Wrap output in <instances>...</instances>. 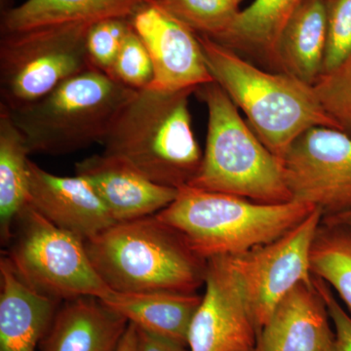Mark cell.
Wrapping results in <instances>:
<instances>
[{"instance_id": "cell-15", "label": "cell", "mask_w": 351, "mask_h": 351, "mask_svg": "<svg viewBox=\"0 0 351 351\" xmlns=\"http://www.w3.org/2000/svg\"><path fill=\"white\" fill-rule=\"evenodd\" d=\"M329 319L314 284H299L258 332L253 351H330L335 348V335Z\"/></svg>"}, {"instance_id": "cell-8", "label": "cell", "mask_w": 351, "mask_h": 351, "mask_svg": "<svg viewBox=\"0 0 351 351\" xmlns=\"http://www.w3.org/2000/svg\"><path fill=\"white\" fill-rule=\"evenodd\" d=\"M90 23H73L1 34L0 104L32 105L73 76L95 69L88 57Z\"/></svg>"}, {"instance_id": "cell-5", "label": "cell", "mask_w": 351, "mask_h": 351, "mask_svg": "<svg viewBox=\"0 0 351 351\" xmlns=\"http://www.w3.org/2000/svg\"><path fill=\"white\" fill-rule=\"evenodd\" d=\"M196 92L208 108L206 145L188 186L267 204L292 201L282 161L244 121L226 92L216 82Z\"/></svg>"}, {"instance_id": "cell-23", "label": "cell", "mask_w": 351, "mask_h": 351, "mask_svg": "<svg viewBox=\"0 0 351 351\" xmlns=\"http://www.w3.org/2000/svg\"><path fill=\"white\" fill-rule=\"evenodd\" d=\"M309 258L313 276L332 286L351 313V235L321 221Z\"/></svg>"}, {"instance_id": "cell-6", "label": "cell", "mask_w": 351, "mask_h": 351, "mask_svg": "<svg viewBox=\"0 0 351 351\" xmlns=\"http://www.w3.org/2000/svg\"><path fill=\"white\" fill-rule=\"evenodd\" d=\"M136 92L92 69L69 78L32 105L6 108L31 154L56 156L103 144L120 110Z\"/></svg>"}, {"instance_id": "cell-28", "label": "cell", "mask_w": 351, "mask_h": 351, "mask_svg": "<svg viewBox=\"0 0 351 351\" xmlns=\"http://www.w3.org/2000/svg\"><path fill=\"white\" fill-rule=\"evenodd\" d=\"M351 53V0H327V43L323 71L341 64Z\"/></svg>"}, {"instance_id": "cell-26", "label": "cell", "mask_w": 351, "mask_h": 351, "mask_svg": "<svg viewBox=\"0 0 351 351\" xmlns=\"http://www.w3.org/2000/svg\"><path fill=\"white\" fill-rule=\"evenodd\" d=\"M110 76L117 82L137 91L147 89L154 82L152 58L132 25Z\"/></svg>"}, {"instance_id": "cell-2", "label": "cell", "mask_w": 351, "mask_h": 351, "mask_svg": "<svg viewBox=\"0 0 351 351\" xmlns=\"http://www.w3.org/2000/svg\"><path fill=\"white\" fill-rule=\"evenodd\" d=\"M84 245L113 292L195 294L205 284L207 261L156 215L114 223Z\"/></svg>"}, {"instance_id": "cell-12", "label": "cell", "mask_w": 351, "mask_h": 351, "mask_svg": "<svg viewBox=\"0 0 351 351\" xmlns=\"http://www.w3.org/2000/svg\"><path fill=\"white\" fill-rule=\"evenodd\" d=\"M205 286L189 327V351H253L257 328L228 256L207 261Z\"/></svg>"}, {"instance_id": "cell-20", "label": "cell", "mask_w": 351, "mask_h": 351, "mask_svg": "<svg viewBox=\"0 0 351 351\" xmlns=\"http://www.w3.org/2000/svg\"><path fill=\"white\" fill-rule=\"evenodd\" d=\"M326 43L327 0H304L284 27L277 66L313 85L322 73Z\"/></svg>"}, {"instance_id": "cell-25", "label": "cell", "mask_w": 351, "mask_h": 351, "mask_svg": "<svg viewBox=\"0 0 351 351\" xmlns=\"http://www.w3.org/2000/svg\"><path fill=\"white\" fill-rule=\"evenodd\" d=\"M318 101L337 130L351 137V53L313 85Z\"/></svg>"}, {"instance_id": "cell-9", "label": "cell", "mask_w": 351, "mask_h": 351, "mask_svg": "<svg viewBox=\"0 0 351 351\" xmlns=\"http://www.w3.org/2000/svg\"><path fill=\"white\" fill-rule=\"evenodd\" d=\"M322 219V212L316 208L278 239L228 256L258 332L293 289L313 283L309 257Z\"/></svg>"}, {"instance_id": "cell-17", "label": "cell", "mask_w": 351, "mask_h": 351, "mask_svg": "<svg viewBox=\"0 0 351 351\" xmlns=\"http://www.w3.org/2000/svg\"><path fill=\"white\" fill-rule=\"evenodd\" d=\"M0 351H36L59 302L27 286L7 256L0 261Z\"/></svg>"}, {"instance_id": "cell-11", "label": "cell", "mask_w": 351, "mask_h": 351, "mask_svg": "<svg viewBox=\"0 0 351 351\" xmlns=\"http://www.w3.org/2000/svg\"><path fill=\"white\" fill-rule=\"evenodd\" d=\"M154 64L151 89L176 92L214 82L197 34L149 0L130 18Z\"/></svg>"}, {"instance_id": "cell-22", "label": "cell", "mask_w": 351, "mask_h": 351, "mask_svg": "<svg viewBox=\"0 0 351 351\" xmlns=\"http://www.w3.org/2000/svg\"><path fill=\"white\" fill-rule=\"evenodd\" d=\"M304 0H254L240 10L217 43L233 50L258 53L277 66V48L284 27ZM216 41V40H215Z\"/></svg>"}, {"instance_id": "cell-19", "label": "cell", "mask_w": 351, "mask_h": 351, "mask_svg": "<svg viewBox=\"0 0 351 351\" xmlns=\"http://www.w3.org/2000/svg\"><path fill=\"white\" fill-rule=\"evenodd\" d=\"M149 0H25L2 12L1 34L52 27L94 23L110 18L130 19Z\"/></svg>"}, {"instance_id": "cell-29", "label": "cell", "mask_w": 351, "mask_h": 351, "mask_svg": "<svg viewBox=\"0 0 351 351\" xmlns=\"http://www.w3.org/2000/svg\"><path fill=\"white\" fill-rule=\"evenodd\" d=\"M313 284L325 302L335 328V345L338 351H351V317L339 304L328 284L313 276Z\"/></svg>"}, {"instance_id": "cell-27", "label": "cell", "mask_w": 351, "mask_h": 351, "mask_svg": "<svg viewBox=\"0 0 351 351\" xmlns=\"http://www.w3.org/2000/svg\"><path fill=\"white\" fill-rule=\"evenodd\" d=\"M130 27V19L124 18H110L91 25L87 34L86 48L95 69L110 75Z\"/></svg>"}, {"instance_id": "cell-10", "label": "cell", "mask_w": 351, "mask_h": 351, "mask_svg": "<svg viewBox=\"0 0 351 351\" xmlns=\"http://www.w3.org/2000/svg\"><path fill=\"white\" fill-rule=\"evenodd\" d=\"M292 200L321 210L323 218L351 209V137L313 127L281 157Z\"/></svg>"}, {"instance_id": "cell-33", "label": "cell", "mask_w": 351, "mask_h": 351, "mask_svg": "<svg viewBox=\"0 0 351 351\" xmlns=\"http://www.w3.org/2000/svg\"><path fill=\"white\" fill-rule=\"evenodd\" d=\"M10 0H0V6H1V11L4 12L7 9H9L8 3Z\"/></svg>"}, {"instance_id": "cell-13", "label": "cell", "mask_w": 351, "mask_h": 351, "mask_svg": "<svg viewBox=\"0 0 351 351\" xmlns=\"http://www.w3.org/2000/svg\"><path fill=\"white\" fill-rule=\"evenodd\" d=\"M29 203L51 223L83 241L117 223L86 180L51 174L32 161Z\"/></svg>"}, {"instance_id": "cell-34", "label": "cell", "mask_w": 351, "mask_h": 351, "mask_svg": "<svg viewBox=\"0 0 351 351\" xmlns=\"http://www.w3.org/2000/svg\"><path fill=\"white\" fill-rule=\"evenodd\" d=\"M330 351H338V350H337L336 345H335V348H332V350H330Z\"/></svg>"}, {"instance_id": "cell-16", "label": "cell", "mask_w": 351, "mask_h": 351, "mask_svg": "<svg viewBox=\"0 0 351 351\" xmlns=\"http://www.w3.org/2000/svg\"><path fill=\"white\" fill-rule=\"evenodd\" d=\"M128 325L99 298L69 300L55 314L43 351H117Z\"/></svg>"}, {"instance_id": "cell-31", "label": "cell", "mask_w": 351, "mask_h": 351, "mask_svg": "<svg viewBox=\"0 0 351 351\" xmlns=\"http://www.w3.org/2000/svg\"><path fill=\"white\" fill-rule=\"evenodd\" d=\"M117 351H138V329L133 323H129Z\"/></svg>"}, {"instance_id": "cell-21", "label": "cell", "mask_w": 351, "mask_h": 351, "mask_svg": "<svg viewBox=\"0 0 351 351\" xmlns=\"http://www.w3.org/2000/svg\"><path fill=\"white\" fill-rule=\"evenodd\" d=\"M29 147L10 113L0 104V230L8 242L18 215L29 200Z\"/></svg>"}, {"instance_id": "cell-3", "label": "cell", "mask_w": 351, "mask_h": 351, "mask_svg": "<svg viewBox=\"0 0 351 351\" xmlns=\"http://www.w3.org/2000/svg\"><path fill=\"white\" fill-rule=\"evenodd\" d=\"M195 92L138 90L113 122L101 144L104 154L121 159L161 186H188L203 158L189 107Z\"/></svg>"}, {"instance_id": "cell-4", "label": "cell", "mask_w": 351, "mask_h": 351, "mask_svg": "<svg viewBox=\"0 0 351 351\" xmlns=\"http://www.w3.org/2000/svg\"><path fill=\"white\" fill-rule=\"evenodd\" d=\"M316 207L300 201L278 204L184 186L156 216L181 233L204 260L237 256L278 239Z\"/></svg>"}, {"instance_id": "cell-1", "label": "cell", "mask_w": 351, "mask_h": 351, "mask_svg": "<svg viewBox=\"0 0 351 351\" xmlns=\"http://www.w3.org/2000/svg\"><path fill=\"white\" fill-rule=\"evenodd\" d=\"M197 36L214 82L242 110L258 138L279 158L308 129L337 130L321 107L313 85L283 71H265L232 48Z\"/></svg>"}, {"instance_id": "cell-24", "label": "cell", "mask_w": 351, "mask_h": 351, "mask_svg": "<svg viewBox=\"0 0 351 351\" xmlns=\"http://www.w3.org/2000/svg\"><path fill=\"white\" fill-rule=\"evenodd\" d=\"M195 34L219 40L228 32L240 9L235 0H154Z\"/></svg>"}, {"instance_id": "cell-14", "label": "cell", "mask_w": 351, "mask_h": 351, "mask_svg": "<svg viewBox=\"0 0 351 351\" xmlns=\"http://www.w3.org/2000/svg\"><path fill=\"white\" fill-rule=\"evenodd\" d=\"M117 223L152 216L177 197L179 189L161 186L117 157L98 154L75 164Z\"/></svg>"}, {"instance_id": "cell-30", "label": "cell", "mask_w": 351, "mask_h": 351, "mask_svg": "<svg viewBox=\"0 0 351 351\" xmlns=\"http://www.w3.org/2000/svg\"><path fill=\"white\" fill-rule=\"evenodd\" d=\"M138 329V351H189L188 346Z\"/></svg>"}, {"instance_id": "cell-32", "label": "cell", "mask_w": 351, "mask_h": 351, "mask_svg": "<svg viewBox=\"0 0 351 351\" xmlns=\"http://www.w3.org/2000/svg\"><path fill=\"white\" fill-rule=\"evenodd\" d=\"M322 223L335 226L351 235V209L334 216L325 217L322 219Z\"/></svg>"}, {"instance_id": "cell-35", "label": "cell", "mask_w": 351, "mask_h": 351, "mask_svg": "<svg viewBox=\"0 0 351 351\" xmlns=\"http://www.w3.org/2000/svg\"><path fill=\"white\" fill-rule=\"evenodd\" d=\"M235 1H237V3H239V5H240V3H241L242 0H235Z\"/></svg>"}, {"instance_id": "cell-18", "label": "cell", "mask_w": 351, "mask_h": 351, "mask_svg": "<svg viewBox=\"0 0 351 351\" xmlns=\"http://www.w3.org/2000/svg\"><path fill=\"white\" fill-rule=\"evenodd\" d=\"M202 295L184 293L112 292L104 304L138 329L188 346L189 327Z\"/></svg>"}, {"instance_id": "cell-7", "label": "cell", "mask_w": 351, "mask_h": 351, "mask_svg": "<svg viewBox=\"0 0 351 351\" xmlns=\"http://www.w3.org/2000/svg\"><path fill=\"white\" fill-rule=\"evenodd\" d=\"M7 258L23 281L55 301L104 300L112 292L94 269L84 241L58 228L27 203L13 226Z\"/></svg>"}]
</instances>
